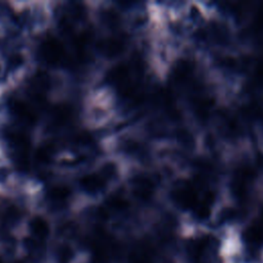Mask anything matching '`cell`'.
<instances>
[{
  "label": "cell",
  "instance_id": "1",
  "mask_svg": "<svg viewBox=\"0 0 263 263\" xmlns=\"http://www.w3.org/2000/svg\"><path fill=\"white\" fill-rule=\"evenodd\" d=\"M32 52L37 66L50 70L67 72L72 62L67 43L53 30L38 36V40L32 47Z\"/></svg>",
  "mask_w": 263,
  "mask_h": 263
},
{
  "label": "cell",
  "instance_id": "2",
  "mask_svg": "<svg viewBox=\"0 0 263 263\" xmlns=\"http://www.w3.org/2000/svg\"><path fill=\"white\" fill-rule=\"evenodd\" d=\"M74 186L78 197L83 203H96L112 190L107 182L91 167L76 175Z\"/></svg>",
  "mask_w": 263,
  "mask_h": 263
},
{
  "label": "cell",
  "instance_id": "3",
  "mask_svg": "<svg viewBox=\"0 0 263 263\" xmlns=\"http://www.w3.org/2000/svg\"><path fill=\"white\" fill-rule=\"evenodd\" d=\"M23 232L37 241L48 245L54 232V222L42 211H32L28 215Z\"/></svg>",
  "mask_w": 263,
  "mask_h": 263
},
{
  "label": "cell",
  "instance_id": "4",
  "mask_svg": "<svg viewBox=\"0 0 263 263\" xmlns=\"http://www.w3.org/2000/svg\"><path fill=\"white\" fill-rule=\"evenodd\" d=\"M8 90H6L3 87H0V123L7 121L6 118V111H5V104H4V95L7 92Z\"/></svg>",
  "mask_w": 263,
  "mask_h": 263
},
{
  "label": "cell",
  "instance_id": "5",
  "mask_svg": "<svg viewBox=\"0 0 263 263\" xmlns=\"http://www.w3.org/2000/svg\"><path fill=\"white\" fill-rule=\"evenodd\" d=\"M4 83H5V64H4L3 57L0 54V87L5 88Z\"/></svg>",
  "mask_w": 263,
  "mask_h": 263
},
{
  "label": "cell",
  "instance_id": "6",
  "mask_svg": "<svg viewBox=\"0 0 263 263\" xmlns=\"http://www.w3.org/2000/svg\"><path fill=\"white\" fill-rule=\"evenodd\" d=\"M7 164H10V161L8 159V156L5 152V150L0 145V167L4 166V165H7Z\"/></svg>",
  "mask_w": 263,
  "mask_h": 263
}]
</instances>
